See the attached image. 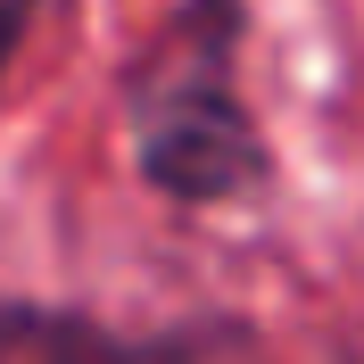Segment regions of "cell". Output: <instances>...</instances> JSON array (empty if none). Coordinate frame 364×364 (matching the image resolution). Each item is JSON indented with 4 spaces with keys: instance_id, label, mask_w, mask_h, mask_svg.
Here are the masks:
<instances>
[{
    "instance_id": "cell-1",
    "label": "cell",
    "mask_w": 364,
    "mask_h": 364,
    "mask_svg": "<svg viewBox=\"0 0 364 364\" xmlns=\"http://www.w3.org/2000/svg\"><path fill=\"white\" fill-rule=\"evenodd\" d=\"M240 0H182L133 67V158L182 207H232L265 182V133L232 83Z\"/></svg>"
},
{
    "instance_id": "cell-2",
    "label": "cell",
    "mask_w": 364,
    "mask_h": 364,
    "mask_svg": "<svg viewBox=\"0 0 364 364\" xmlns=\"http://www.w3.org/2000/svg\"><path fill=\"white\" fill-rule=\"evenodd\" d=\"M0 364H273L240 315H191L166 331H116L75 306L0 298Z\"/></svg>"
},
{
    "instance_id": "cell-3",
    "label": "cell",
    "mask_w": 364,
    "mask_h": 364,
    "mask_svg": "<svg viewBox=\"0 0 364 364\" xmlns=\"http://www.w3.org/2000/svg\"><path fill=\"white\" fill-rule=\"evenodd\" d=\"M42 9L50 0H0V75H9V58H17V42L42 25Z\"/></svg>"
}]
</instances>
